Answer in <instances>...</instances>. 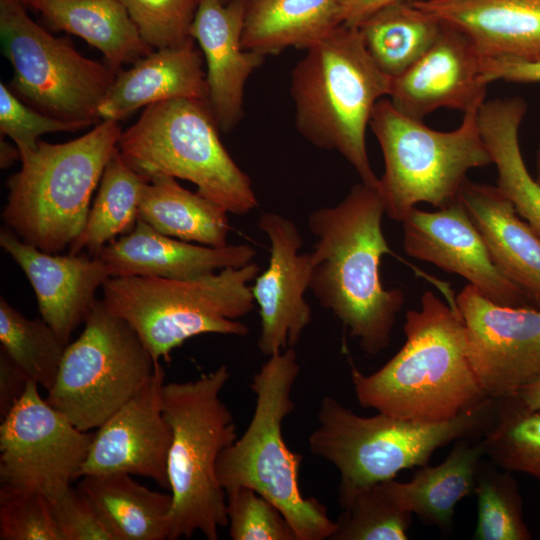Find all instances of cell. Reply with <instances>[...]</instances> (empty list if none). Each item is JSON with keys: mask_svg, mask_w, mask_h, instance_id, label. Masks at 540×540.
Masks as SVG:
<instances>
[{"mask_svg": "<svg viewBox=\"0 0 540 540\" xmlns=\"http://www.w3.org/2000/svg\"><path fill=\"white\" fill-rule=\"evenodd\" d=\"M378 187L359 182L336 205L308 217L316 236L310 252V290L370 355L386 349L405 301L400 288L385 289L380 263L390 254L382 229Z\"/></svg>", "mask_w": 540, "mask_h": 540, "instance_id": "6da1fadb", "label": "cell"}, {"mask_svg": "<svg viewBox=\"0 0 540 540\" xmlns=\"http://www.w3.org/2000/svg\"><path fill=\"white\" fill-rule=\"evenodd\" d=\"M402 348L380 369L351 367L358 403L399 418L422 422L452 419L487 399L471 365L465 325L456 303L433 292L409 310Z\"/></svg>", "mask_w": 540, "mask_h": 540, "instance_id": "7a4b0ae2", "label": "cell"}, {"mask_svg": "<svg viewBox=\"0 0 540 540\" xmlns=\"http://www.w3.org/2000/svg\"><path fill=\"white\" fill-rule=\"evenodd\" d=\"M392 78L368 53L354 26L338 25L306 49L291 74L295 123L313 145L342 155L361 182L378 187L367 153L366 130Z\"/></svg>", "mask_w": 540, "mask_h": 540, "instance_id": "3957f363", "label": "cell"}, {"mask_svg": "<svg viewBox=\"0 0 540 540\" xmlns=\"http://www.w3.org/2000/svg\"><path fill=\"white\" fill-rule=\"evenodd\" d=\"M496 409L497 401L487 398L452 419L422 422L380 412L360 416L327 396L308 445L338 470V500L344 509L361 491L394 479L402 470L427 465L448 443L485 432Z\"/></svg>", "mask_w": 540, "mask_h": 540, "instance_id": "277c9868", "label": "cell"}, {"mask_svg": "<svg viewBox=\"0 0 540 540\" xmlns=\"http://www.w3.org/2000/svg\"><path fill=\"white\" fill-rule=\"evenodd\" d=\"M121 133L118 122L104 120L65 143L40 140L34 148H18L21 167L7 181L2 212L6 228L48 253L69 247L84 228Z\"/></svg>", "mask_w": 540, "mask_h": 540, "instance_id": "5b68a950", "label": "cell"}, {"mask_svg": "<svg viewBox=\"0 0 540 540\" xmlns=\"http://www.w3.org/2000/svg\"><path fill=\"white\" fill-rule=\"evenodd\" d=\"M230 378L221 365L196 380L164 383L162 409L172 430L168 454L173 496L168 540L199 531L217 540L228 526L226 491L217 474L218 459L236 439V425L221 392Z\"/></svg>", "mask_w": 540, "mask_h": 540, "instance_id": "8992f818", "label": "cell"}, {"mask_svg": "<svg viewBox=\"0 0 540 540\" xmlns=\"http://www.w3.org/2000/svg\"><path fill=\"white\" fill-rule=\"evenodd\" d=\"M300 372L292 347L269 356L252 377L255 409L244 433L223 450L217 463L225 489L248 487L270 500L283 513L297 540L331 539L337 530L326 506L304 497L298 484L302 455L283 439L282 423L295 404L292 389Z\"/></svg>", "mask_w": 540, "mask_h": 540, "instance_id": "52a82bcc", "label": "cell"}, {"mask_svg": "<svg viewBox=\"0 0 540 540\" xmlns=\"http://www.w3.org/2000/svg\"><path fill=\"white\" fill-rule=\"evenodd\" d=\"M251 262L194 279L111 276L103 302L137 334L155 363L170 360L187 339L208 333L246 336L238 321L254 308L250 283L259 274Z\"/></svg>", "mask_w": 540, "mask_h": 540, "instance_id": "ba28073f", "label": "cell"}, {"mask_svg": "<svg viewBox=\"0 0 540 540\" xmlns=\"http://www.w3.org/2000/svg\"><path fill=\"white\" fill-rule=\"evenodd\" d=\"M207 101L179 98L149 105L121 133L124 160L146 177L164 174L197 186L228 213L245 215L258 205L251 179L219 137Z\"/></svg>", "mask_w": 540, "mask_h": 540, "instance_id": "9c48e42d", "label": "cell"}, {"mask_svg": "<svg viewBox=\"0 0 540 540\" xmlns=\"http://www.w3.org/2000/svg\"><path fill=\"white\" fill-rule=\"evenodd\" d=\"M477 112L463 114L452 131H438L404 115L388 98L377 102L369 126L384 158L378 191L388 217L402 223L419 203L452 204L467 173L492 164Z\"/></svg>", "mask_w": 540, "mask_h": 540, "instance_id": "30bf717a", "label": "cell"}, {"mask_svg": "<svg viewBox=\"0 0 540 540\" xmlns=\"http://www.w3.org/2000/svg\"><path fill=\"white\" fill-rule=\"evenodd\" d=\"M156 363L135 331L97 300L64 351L47 402L82 431L99 428L151 379Z\"/></svg>", "mask_w": 540, "mask_h": 540, "instance_id": "8fae6325", "label": "cell"}, {"mask_svg": "<svg viewBox=\"0 0 540 540\" xmlns=\"http://www.w3.org/2000/svg\"><path fill=\"white\" fill-rule=\"evenodd\" d=\"M0 39L13 70L9 88L22 101L83 128L101 121L99 105L118 71L39 26L22 0H0Z\"/></svg>", "mask_w": 540, "mask_h": 540, "instance_id": "7c38bea8", "label": "cell"}, {"mask_svg": "<svg viewBox=\"0 0 540 540\" xmlns=\"http://www.w3.org/2000/svg\"><path fill=\"white\" fill-rule=\"evenodd\" d=\"M30 380L0 425V481L49 500L81 478L94 434L82 431L43 399Z\"/></svg>", "mask_w": 540, "mask_h": 540, "instance_id": "4fadbf2b", "label": "cell"}, {"mask_svg": "<svg viewBox=\"0 0 540 540\" xmlns=\"http://www.w3.org/2000/svg\"><path fill=\"white\" fill-rule=\"evenodd\" d=\"M455 303L486 397L498 401L516 396L540 374V309L497 304L471 284Z\"/></svg>", "mask_w": 540, "mask_h": 540, "instance_id": "5bb4252c", "label": "cell"}, {"mask_svg": "<svg viewBox=\"0 0 540 540\" xmlns=\"http://www.w3.org/2000/svg\"><path fill=\"white\" fill-rule=\"evenodd\" d=\"M402 224L403 247L410 257L461 276L497 304L533 307L524 291L495 264L459 199L437 211L415 207Z\"/></svg>", "mask_w": 540, "mask_h": 540, "instance_id": "9a60e30c", "label": "cell"}, {"mask_svg": "<svg viewBox=\"0 0 540 540\" xmlns=\"http://www.w3.org/2000/svg\"><path fill=\"white\" fill-rule=\"evenodd\" d=\"M258 227L270 241V258L251 290L260 315L257 345L269 357L295 346L311 322L304 294L310 288L312 262L310 253L299 254L302 237L290 219L265 212Z\"/></svg>", "mask_w": 540, "mask_h": 540, "instance_id": "2e32d148", "label": "cell"}, {"mask_svg": "<svg viewBox=\"0 0 540 540\" xmlns=\"http://www.w3.org/2000/svg\"><path fill=\"white\" fill-rule=\"evenodd\" d=\"M164 377L158 362L145 387L97 428L81 477L127 473L169 489L167 464L172 430L162 409Z\"/></svg>", "mask_w": 540, "mask_h": 540, "instance_id": "e0dca14e", "label": "cell"}, {"mask_svg": "<svg viewBox=\"0 0 540 540\" xmlns=\"http://www.w3.org/2000/svg\"><path fill=\"white\" fill-rule=\"evenodd\" d=\"M482 62L483 56L467 35L442 23L426 53L392 79L387 98L398 111L418 120L440 108L463 114L478 111L486 101L488 86L482 79Z\"/></svg>", "mask_w": 540, "mask_h": 540, "instance_id": "ac0fdd59", "label": "cell"}, {"mask_svg": "<svg viewBox=\"0 0 540 540\" xmlns=\"http://www.w3.org/2000/svg\"><path fill=\"white\" fill-rule=\"evenodd\" d=\"M0 246L25 273L42 319L68 345L92 311L97 289L111 277L107 264L99 256L42 251L8 228L0 231Z\"/></svg>", "mask_w": 540, "mask_h": 540, "instance_id": "d6986e66", "label": "cell"}, {"mask_svg": "<svg viewBox=\"0 0 540 540\" xmlns=\"http://www.w3.org/2000/svg\"><path fill=\"white\" fill-rule=\"evenodd\" d=\"M247 1L200 0L191 26L205 62L208 104L224 133L242 118L245 85L265 57L242 45Z\"/></svg>", "mask_w": 540, "mask_h": 540, "instance_id": "ffe728a7", "label": "cell"}, {"mask_svg": "<svg viewBox=\"0 0 540 540\" xmlns=\"http://www.w3.org/2000/svg\"><path fill=\"white\" fill-rule=\"evenodd\" d=\"M256 251L248 244L211 247L163 235L141 219L127 234L105 245L98 256L111 276H152L194 279L251 262Z\"/></svg>", "mask_w": 540, "mask_h": 540, "instance_id": "44dd1931", "label": "cell"}, {"mask_svg": "<svg viewBox=\"0 0 540 540\" xmlns=\"http://www.w3.org/2000/svg\"><path fill=\"white\" fill-rule=\"evenodd\" d=\"M475 44L483 58L540 60V0H413Z\"/></svg>", "mask_w": 540, "mask_h": 540, "instance_id": "7402d4cb", "label": "cell"}, {"mask_svg": "<svg viewBox=\"0 0 540 540\" xmlns=\"http://www.w3.org/2000/svg\"><path fill=\"white\" fill-rule=\"evenodd\" d=\"M204 58L194 42L154 49L119 71L114 83L98 108L101 121L128 117L141 107L179 98L208 102V86Z\"/></svg>", "mask_w": 540, "mask_h": 540, "instance_id": "603a6c76", "label": "cell"}, {"mask_svg": "<svg viewBox=\"0 0 540 540\" xmlns=\"http://www.w3.org/2000/svg\"><path fill=\"white\" fill-rule=\"evenodd\" d=\"M459 201L498 268L540 309V237L497 186L466 180Z\"/></svg>", "mask_w": 540, "mask_h": 540, "instance_id": "cb8c5ba5", "label": "cell"}, {"mask_svg": "<svg viewBox=\"0 0 540 540\" xmlns=\"http://www.w3.org/2000/svg\"><path fill=\"white\" fill-rule=\"evenodd\" d=\"M484 455L482 440L461 438L440 464L421 467L408 482L390 479L381 485L400 508L427 525L448 530L457 504L475 491Z\"/></svg>", "mask_w": 540, "mask_h": 540, "instance_id": "d4e9b609", "label": "cell"}, {"mask_svg": "<svg viewBox=\"0 0 540 540\" xmlns=\"http://www.w3.org/2000/svg\"><path fill=\"white\" fill-rule=\"evenodd\" d=\"M527 112L523 98L486 100L477 112L483 141L497 169V187L540 237V185L528 172L519 143Z\"/></svg>", "mask_w": 540, "mask_h": 540, "instance_id": "484cf974", "label": "cell"}, {"mask_svg": "<svg viewBox=\"0 0 540 540\" xmlns=\"http://www.w3.org/2000/svg\"><path fill=\"white\" fill-rule=\"evenodd\" d=\"M58 30L100 50L109 66L135 63L153 51L119 0H24Z\"/></svg>", "mask_w": 540, "mask_h": 540, "instance_id": "4316f807", "label": "cell"}, {"mask_svg": "<svg viewBox=\"0 0 540 540\" xmlns=\"http://www.w3.org/2000/svg\"><path fill=\"white\" fill-rule=\"evenodd\" d=\"M77 487L96 506L115 540H166L172 494L143 486L127 473L85 475Z\"/></svg>", "mask_w": 540, "mask_h": 540, "instance_id": "83f0119b", "label": "cell"}, {"mask_svg": "<svg viewBox=\"0 0 540 540\" xmlns=\"http://www.w3.org/2000/svg\"><path fill=\"white\" fill-rule=\"evenodd\" d=\"M227 214L221 205L187 190L176 178L155 174L143 189L138 219L172 238L223 247L228 245L230 230Z\"/></svg>", "mask_w": 540, "mask_h": 540, "instance_id": "f1b7e54d", "label": "cell"}, {"mask_svg": "<svg viewBox=\"0 0 540 540\" xmlns=\"http://www.w3.org/2000/svg\"><path fill=\"white\" fill-rule=\"evenodd\" d=\"M338 0H248L242 45L264 56L307 49L339 24Z\"/></svg>", "mask_w": 540, "mask_h": 540, "instance_id": "f546056e", "label": "cell"}, {"mask_svg": "<svg viewBox=\"0 0 540 540\" xmlns=\"http://www.w3.org/2000/svg\"><path fill=\"white\" fill-rule=\"evenodd\" d=\"M356 27L373 61L393 79L426 53L442 23L406 0L380 9Z\"/></svg>", "mask_w": 540, "mask_h": 540, "instance_id": "4dcf8cb0", "label": "cell"}, {"mask_svg": "<svg viewBox=\"0 0 540 540\" xmlns=\"http://www.w3.org/2000/svg\"><path fill=\"white\" fill-rule=\"evenodd\" d=\"M148 180L117 149L104 169L84 228L69 246V253L86 250L90 256H98L117 235L130 232L139 218V205Z\"/></svg>", "mask_w": 540, "mask_h": 540, "instance_id": "1f68e13d", "label": "cell"}, {"mask_svg": "<svg viewBox=\"0 0 540 540\" xmlns=\"http://www.w3.org/2000/svg\"><path fill=\"white\" fill-rule=\"evenodd\" d=\"M0 343L10 359L47 391L52 387L67 345L41 318L29 319L1 296Z\"/></svg>", "mask_w": 540, "mask_h": 540, "instance_id": "d6a6232c", "label": "cell"}, {"mask_svg": "<svg viewBox=\"0 0 540 540\" xmlns=\"http://www.w3.org/2000/svg\"><path fill=\"white\" fill-rule=\"evenodd\" d=\"M482 442L499 468L540 480V409H528L513 397L498 400Z\"/></svg>", "mask_w": 540, "mask_h": 540, "instance_id": "836d02e7", "label": "cell"}, {"mask_svg": "<svg viewBox=\"0 0 540 540\" xmlns=\"http://www.w3.org/2000/svg\"><path fill=\"white\" fill-rule=\"evenodd\" d=\"M474 493L477 497V521L473 539H531L523 519L518 486L510 471L481 465Z\"/></svg>", "mask_w": 540, "mask_h": 540, "instance_id": "e575fe53", "label": "cell"}, {"mask_svg": "<svg viewBox=\"0 0 540 540\" xmlns=\"http://www.w3.org/2000/svg\"><path fill=\"white\" fill-rule=\"evenodd\" d=\"M337 522L331 540H406L412 514L400 508L381 483L358 493Z\"/></svg>", "mask_w": 540, "mask_h": 540, "instance_id": "d590c367", "label": "cell"}, {"mask_svg": "<svg viewBox=\"0 0 540 540\" xmlns=\"http://www.w3.org/2000/svg\"><path fill=\"white\" fill-rule=\"evenodd\" d=\"M0 540H64L49 499L23 486L0 488Z\"/></svg>", "mask_w": 540, "mask_h": 540, "instance_id": "8d00e7d4", "label": "cell"}, {"mask_svg": "<svg viewBox=\"0 0 540 540\" xmlns=\"http://www.w3.org/2000/svg\"><path fill=\"white\" fill-rule=\"evenodd\" d=\"M152 49L194 42L191 26L200 0H119Z\"/></svg>", "mask_w": 540, "mask_h": 540, "instance_id": "74e56055", "label": "cell"}, {"mask_svg": "<svg viewBox=\"0 0 540 540\" xmlns=\"http://www.w3.org/2000/svg\"><path fill=\"white\" fill-rule=\"evenodd\" d=\"M229 535L233 540H297L279 508L248 487L226 492Z\"/></svg>", "mask_w": 540, "mask_h": 540, "instance_id": "f35d334b", "label": "cell"}, {"mask_svg": "<svg viewBox=\"0 0 540 540\" xmlns=\"http://www.w3.org/2000/svg\"><path fill=\"white\" fill-rule=\"evenodd\" d=\"M79 124L49 116L22 101L8 86L0 84V132L18 148H34L42 135L73 132Z\"/></svg>", "mask_w": 540, "mask_h": 540, "instance_id": "ab89813d", "label": "cell"}, {"mask_svg": "<svg viewBox=\"0 0 540 540\" xmlns=\"http://www.w3.org/2000/svg\"><path fill=\"white\" fill-rule=\"evenodd\" d=\"M49 501L64 540H115L96 506L78 487L70 486Z\"/></svg>", "mask_w": 540, "mask_h": 540, "instance_id": "60d3db41", "label": "cell"}, {"mask_svg": "<svg viewBox=\"0 0 540 540\" xmlns=\"http://www.w3.org/2000/svg\"><path fill=\"white\" fill-rule=\"evenodd\" d=\"M482 78L487 85L497 80L514 83H538L540 82V60L483 58Z\"/></svg>", "mask_w": 540, "mask_h": 540, "instance_id": "b9f144b4", "label": "cell"}, {"mask_svg": "<svg viewBox=\"0 0 540 540\" xmlns=\"http://www.w3.org/2000/svg\"><path fill=\"white\" fill-rule=\"evenodd\" d=\"M25 373L0 349V416L3 419L22 397L29 382Z\"/></svg>", "mask_w": 540, "mask_h": 540, "instance_id": "7bdbcfd3", "label": "cell"}, {"mask_svg": "<svg viewBox=\"0 0 540 540\" xmlns=\"http://www.w3.org/2000/svg\"><path fill=\"white\" fill-rule=\"evenodd\" d=\"M399 1L406 0H338L339 24L356 27L380 9Z\"/></svg>", "mask_w": 540, "mask_h": 540, "instance_id": "ee69618b", "label": "cell"}, {"mask_svg": "<svg viewBox=\"0 0 540 540\" xmlns=\"http://www.w3.org/2000/svg\"><path fill=\"white\" fill-rule=\"evenodd\" d=\"M513 398L528 409H540V374Z\"/></svg>", "mask_w": 540, "mask_h": 540, "instance_id": "f6af8a7d", "label": "cell"}, {"mask_svg": "<svg viewBox=\"0 0 540 540\" xmlns=\"http://www.w3.org/2000/svg\"><path fill=\"white\" fill-rule=\"evenodd\" d=\"M20 159V153L17 146H12L1 136L0 141V166L1 168L10 167L16 160Z\"/></svg>", "mask_w": 540, "mask_h": 540, "instance_id": "bcb514c9", "label": "cell"}, {"mask_svg": "<svg viewBox=\"0 0 540 540\" xmlns=\"http://www.w3.org/2000/svg\"><path fill=\"white\" fill-rule=\"evenodd\" d=\"M535 164H536V177H535V180L540 185V143L538 145L537 152H536Z\"/></svg>", "mask_w": 540, "mask_h": 540, "instance_id": "7dc6e473", "label": "cell"}, {"mask_svg": "<svg viewBox=\"0 0 540 540\" xmlns=\"http://www.w3.org/2000/svg\"><path fill=\"white\" fill-rule=\"evenodd\" d=\"M221 1H223L224 3H227V2H229V1H231V0H221Z\"/></svg>", "mask_w": 540, "mask_h": 540, "instance_id": "c3c4849f", "label": "cell"}, {"mask_svg": "<svg viewBox=\"0 0 540 540\" xmlns=\"http://www.w3.org/2000/svg\"><path fill=\"white\" fill-rule=\"evenodd\" d=\"M22 2L24 3V0H22Z\"/></svg>", "mask_w": 540, "mask_h": 540, "instance_id": "681fc988", "label": "cell"}]
</instances>
